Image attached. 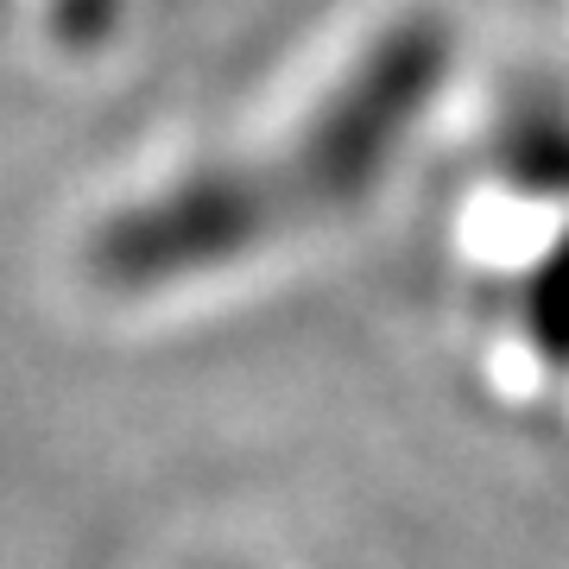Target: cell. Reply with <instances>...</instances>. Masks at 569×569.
Segmentation results:
<instances>
[{
  "label": "cell",
  "mask_w": 569,
  "mask_h": 569,
  "mask_svg": "<svg viewBox=\"0 0 569 569\" xmlns=\"http://www.w3.org/2000/svg\"><path fill=\"white\" fill-rule=\"evenodd\" d=\"M449 77V26L430 13L387 26L367 44V58L342 77V89L310 114L298 159L284 171V197L305 209H348L361 203L425 121L437 89Z\"/></svg>",
  "instance_id": "obj_1"
},
{
  "label": "cell",
  "mask_w": 569,
  "mask_h": 569,
  "mask_svg": "<svg viewBox=\"0 0 569 569\" xmlns=\"http://www.w3.org/2000/svg\"><path fill=\"white\" fill-rule=\"evenodd\" d=\"M279 197L284 190H266L247 171H197V178L171 183L164 197L121 209L96 234V272L114 291L216 272V266L241 260L247 247H260V234L279 216Z\"/></svg>",
  "instance_id": "obj_2"
},
{
  "label": "cell",
  "mask_w": 569,
  "mask_h": 569,
  "mask_svg": "<svg viewBox=\"0 0 569 569\" xmlns=\"http://www.w3.org/2000/svg\"><path fill=\"white\" fill-rule=\"evenodd\" d=\"M500 164L531 197H569V114L550 102H526L500 127Z\"/></svg>",
  "instance_id": "obj_3"
},
{
  "label": "cell",
  "mask_w": 569,
  "mask_h": 569,
  "mask_svg": "<svg viewBox=\"0 0 569 569\" xmlns=\"http://www.w3.org/2000/svg\"><path fill=\"white\" fill-rule=\"evenodd\" d=\"M526 336L545 367H569V234L526 279Z\"/></svg>",
  "instance_id": "obj_4"
}]
</instances>
